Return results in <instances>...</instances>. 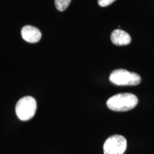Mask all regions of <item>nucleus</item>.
Masks as SVG:
<instances>
[{"label": "nucleus", "instance_id": "f257e3e1", "mask_svg": "<svg viewBox=\"0 0 154 154\" xmlns=\"http://www.w3.org/2000/svg\"><path fill=\"white\" fill-rule=\"evenodd\" d=\"M138 98L136 95L129 93L118 94L108 99V108L114 111H128L134 109L138 104Z\"/></svg>", "mask_w": 154, "mask_h": 154}, {"label": "nucleus", "instance_id": "6e6552de", "mask_svg": "<svg viewBox=\"0 0 154 154\" xmlns=\"http://www.w3.org/2000/svg\"><path fill=\"white\" fill-rule=\"evenodd\" d=\"M116 0H98V3H99V5L101 6V7H105L111 5Z\"/></svg>", "mask_w": 154, "mask_h": 154}, {"label": "nucleus", "instance_id": "7ed1b4c3", "mask_svg": "<svg viewBox=\"0 0 154 154\" xmlns=\"http://www.w3.org/2000/svg\"><path fill=\"white\" fill-rule=\"evenodd\" d=\"M15 111L17 117L21 121H26L32 119L36 111V101L32 96H24L17 102Z\"/></svg>", "mask_w": 154, "mask_h": 154}, {"label": "nucleus", "instance_id": "423d86ee", "mask_svg": "<svg viewBox=\"0 0 154 154\" xmlns=\"http://www.w3.org/2000/svg\"><path fill=\"white\" fill-rule=\"evenodd\" d=\"M111 40L115 45H128L131 42V37L127 32L121 29H115L111 35Z\"/></svg>", "mask_w": 154, "mask_h": 154}, {"label": "nucleus", "instance_id": "0eeeda50", "mask_svg": "<svg viewBox=\"0 0 154 154\" xmlns=\"http://www.w3.org/2000/svg\"><path fill=\"white\" fill-rule=\"evenodd\" d=\"M72 0H54L55 6L59 11H63L68 8Z\"/></svg>", "mask_w": 154, "mask_h": 154}, {"label": "nucleus", "instance_id": "20e7f679", "mask_svg": "<svg viewBox=\"0 0 154 154\" xmlns=\"http://www.w3.org/2000/svg\"><path fill=\"white\" fill-rule=\"evenodd\" d=\"M127 141L121 135H113L106 140L103 144L104 154H123L126 151Z\"/></svg>", "mask_w": 154, "mask_h": 154}, {"label": "nucleus", "instance_id": "39448f33", "mask_svg": "<svg viewBox=\"0 0 154 154\" xmlns=\"http://www.w3.org/2000/svg\"><path fill=\"white\" fill-rule=\"evenodd\" d=\"M21 34L23 39L29 43H36L42 38V33L39 29L30 25L24 26L22 29Z\"/></svg>", "mask_w": 154, "mask_h": 154}, {"label": "nucleus", "instance_id": "f03ea898", "mask_svg": "<svg viewBox=\"0 0 154 154\" xmlns=\"http://www.w3.org/2000/svg\"><path fill=\"white\" fill-rule=\"evenodd\" d=\"M109 80L117 86H136L140 84L141 78L136 73L125 69H116L111 72Z\"/></svg>", "mask_w": 154, "mask_h": 154}]
</instances>
